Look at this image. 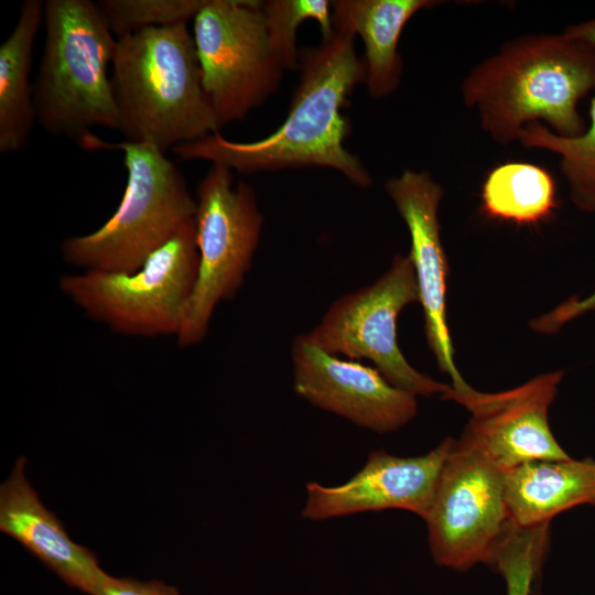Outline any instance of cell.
I'll return each mask as SVG.
<instances>
[{"label": "cell", "instance_id": "obj_1", "mask_svg": "<svg viewBox=\"0 0 595 595\" xmlns=\"http://www.w3.org/2000/svg\"><path fill=\"white\" fill-rule=\"evenodd\" d=\"M354 40L353 34L335 30L317 46L301 48L300 77L288 116L271 134L238 142L218 132L171 151L182 160H205L240 174L328 167L357 186H370V173L345 148L350 122L343 108L366 78Z\"/></svg>", "mask_w": 595, "mask_h": 595}, {"label": "cell", "instance_id": "obj_2", "mask_svg": "<svg viewBox=\"0 0 595 595\" xmlns=\"http://www.w3.org/2000/svg\"><path fill=\"white\" fill-rule=\"evenodd\" d=\"M594 89L595 47L563 33L509 40L461 84L465 106L476 109L482 129L501 145L540 120L559 136L582 134L577 102Z\"/></svg>", "mask_w": 595, "mask_h": 595}, {"label": "cell", "instance_id": "obj_3", "mask_svg": "<svg viewBox=\"0 0 595 595\" xmlns=\"http://www.w3.org/2000/svg\"><path fill=\"white\" fill-rule=\"evenodd\" d=\"M110 79L125 141L165 152L220 130L186 22L117 39Z\"/></svg>", "mask_w": 595, "mask_h": 595}, {"label": "cell", "instance_id": "obj_4", "mask_svg": "<svg viewBox=\"0 0 595 595\" xmlns=\"http://www.w3.org/2000/svg\"><path fill=\"white\" fill-rule=\"evenodd\" d=\"M44 46L33 82L36 123L82 143L102 127L118 130L108 68L117 37L90 0L44 2Z\"/></svg>", "mask_w": 595, "mask_h": 595}, {"label": "cell", "instance_id": "obj_5", "mask_svg": "<svg viewBox=\"0 0 595 595\" xmlns=\"http://www.w3.org/2000/svg\"><path fill=\"white\" fill-rule=\"evenodd\" d=\"M86 150H121L127 183L115 213L96 230L64 239V261L83 271L132 272L164 246L196 213V199L177 167L159 148L97 134Z\"/></svg>", "mask_w": 595, "mask_h": 595}, {"label": "cell", "instance_id": "obj_6", "mask_svg": "<svg viewBox=\"0 0 595 595\" xmlns=\"http://www.w3.org/2000/svg\"><path fill=\"white\" fill-rule=\"evenodd\" d=\"M198 273L195 220L132 272L83 271L60 279L86 316L132 337L177 335Z\"/></svg>", "mask_w": 595, "mask_h": 595}, {"label": "cell", "instance_id": "obj_7", "mask_svg": "<svg viewBox=\"0 0 595 595\" xmlns=\"http://www.w3.org/2000/svg\"><path fill=\"white\" fill-rule=\"evenodd\" d=\"M195 236L198 273L186 306L177 345H197L206 337L216 307L236 296L259 246L263 216L253 188L234 184V172L212 164L197 185Z\"/></svg>", "mask_w": 595, "mask_h": 595}, {"label": "cell", "instance_id": "obj_8", "mask_svg": "<svg viewBox=\"0 0 595 595\" xmlns=\"http://www.w3.org/2000/svg\"><path fill=\"white\" fill-rule=\"evenodd\" d=\"M415 302L420 293L412 260L397 255L374 283L335 300L306 336L329 354L369 359L389 383L414 397L446 399L452 386L418 371L398 345V316Z\"/></svg>", "mask_w": 595, "mask_h": 595}, {"label": "cell", "instance_id": "obj_9", "mask_svg": "<svg viewBox=\"0 0 595 595\" xmlns=\"http://www.w3.org/2000/svg\"><path fill=\"white\" fill-rule=\"evenodd\" d=\"M203 86L219 127L242 120L280 86L262 1L206 0L193 19Z\"/></svg>", "mask_w": 595, "mask_h": 595}, {"label": "cell", "instance_id": "obj_10", "mask_svg": "<svg viewBox=\"0 0 595 595\" xmlns=\"http://www.w3.org/2000/svg\"><path fill=\"white\" fill-rule=\"evenodd\" d=\"M506 472L466 434L452 440L423 519L436 564L459 572L491 564L509 526Z\"/></svg>", "mask_w": 595, "mask_h": 595}, {"label": "cell", "instance_id": "obj_11", "mask_svg": "<svg viewBox=\"0 0 595 595\" xmlns=\"http://www.w3.org/2000/svg\"><path fill=\"white\" fill-rule=\"evenodd\" d=\"M294 392L309 403L377 432H394L416 414V397L389 383L375 367L329 354L306 334L292 344Z\"/></svg>", "mask_w": 595, "mask_h": 595}, {"label": "cell", "instance_id": "obj_12", "mask_svg": "<svg viewBox=\"0 0 595 595\" xmlns=\"http://www.w3.org/2000/svg\"><path fill=\"white\" fill-rule=\"evenodd\" d=\"M562 378L563 371H553L506 391L452 390L446 399L470 412L463 433L507 472L531 461L570 458L552 434L548 419Z\"/></svg>", "mask_w": 595, "mask_h": 595}, {"label": "cell", "instance_id": "obj_13", "mask_svg": "<svg viewBox=\"0 0 595 595\" xmlns=\"http://www.w3.org/2000/svg\"><path fill=\"white\" fill-rule=\"evenodd\" d=\"M385 190L409 230V257L415 271L428 345L439 368L451 377L454 392L466 391L470 386L455 365L446 318L448 263L437 216L443 187L430 172L405 169L388 178Z\"/></svg>", "mask_w": 595, "mask_h": 595}, {"label": "cell", "instance_id": "obj_14", "mask_svg": "<svg viewBox=\"0 0 595 595\" xmlns=\"http://www.w3.org/2000/svg\"><path fill=\"white\" fill-rule=\"evenodd\" d=\"M452 440L445 439L420 456L403 457L375 450L347 482L337 486L309 483L302 517L322 521L366 511L403 509L424 519Z\"/></svg>", "mask_w": 595, "mask_h": 595}, {"label": "cell", "instance_id": "obj_15", "mask_svg": "<svg viewBox=\"0 0 595 595\" xmlns=\"http://www.w3.org/2000/svg\"><path fill=\"white\" fill-rule=\"evenodd\" d=\"M21 456L0 486V531L17 540L65 584L87 595L105 573L94 552L75 543L41 501Z\"/></svg>", "mask_w": 595, "mask_h": 595}, {"label": "cell", "instance_id": "obj_16", "mask_svg": "<svg viewBox=\"0 0 595 595\" xmlns=\"http://www.w3.org/2000/svg\"><path fill=\"white\" fill-rule=\"evenodd\" d=\"M436 0H334V29L359 35L365 55V84L374 98L393 94L400 85L403 62L400 35L419 11L436 7Z\"/></svg>", "mask_w": 595, "mask_h": 595}, {"label": "cell", "instance_id": "obj_17", "mask_svg": "<svg viewBox=\"0 0 595 595\" xmlns=\"http://www.w3.org/2000/svg\"><path fill=\"white\" fill-rule=\"evenodd\" d=\"M509 522L519 528L547 524L578 505H595V461L543 459L506 472Z\"/></svg>", "mask_w": 595, "mask_h": 595}, {"label": "cell", "instance_id": "obj_18", "mask_svg": "<svg viewBox=\"0 0 595 595\" xmlns=\"http://www.w3.org/2000/svg\"><path fill=\"white\" fill-rule=\"evenodd\" d=\"M44 21V2L25 0L10 35L0 45V152L24 150L36 122L31 68Z\"/></svg>", "mask_w": 595, "mask_h": 595}, {"label": "cell", "instance_id": "obj_19", "mask_svg": "<svg viewBox=\"0 0 595 595\" xmlns=\"http://www.w3.org/2000/svg\"><path fill=\"white\" fill-rule=\"evenodd\" d=\"M482 203L491 218L537 224L556 208V187L543 167L528 162H506L487 174Z\"/></svg>", "mask_w": 595, "mask_h": 595}, {"label": "cell", "instance_id": "obj_20", "mask_svg": "<svg viewBox=\"0 0 595 595\" xmlns=\"http://www.w3.org/2000/svg\"><path fill=\"white\" fill-rule=\"evenodd\" d=\"M591 126L577 137H562L539 121L523 127L517 141L527 149H542L560 156L571 202L581 212L595 214V94L589 107Z\"/></svg>", "mask_w": 595, "mask_h": 595}, {"label": "cell", "instance_id": "obj_21", "mask_svg": "<svg viewBox=\"0 0 595 595\" xmlns=\"http://www.w3.org/2000/svg\"><path fill=\"white\" fill-rule=\"evenodd\" d=\"M262 8L271 50L284 71H299L296 34L304 21H316L322 39L335 31L329 0H268L262 1Z\"/></svg>", "mask_w": 595, "mask_h": 595}, {"label": "cell", "instance_id": "obj_22", "mask_svg": "<svg viewBox=\"0 0 595 595\" xmlns=\"http://www.w3.org/2000/svg\"><path fill=\"white\" fill-rule=\"evenodd\" d=\"M206 0H99L111 32L119 39L150 29L188 22Z\"/></svg>", "mask_w": 595, "mask_h": 595}, {"label": "cell", "instance_id": "obj_23", "mask_svg": "<svg viewBox=\"0 0 595 595\" xmlns=\"http://www.w3.org/2000/svg\"><path fill=\"white\" fill-rule=\"evenodd\" d=\"M543 558L541 548L529 539H512L501 547L494 566L504 575L508 595H530Z\"/></svg>", "mask_w": 595, "mask_h": 595}, {"label": "cell", "instance_id": "obj_24", "mask_svg": "<svg viewBox=\"0 0 595 595\" xmlns=\"http://www.w3.org/2000/svg\"><path fill=\"white\" fill-rule=\"evenodd\" d=\"M89 595H181L174 586L159 580L115 577L105 572Z\"/></svg>", "mask_w": 595, "mask_h": 595}, {"label": "cell", "instance_id": "obj_25", "mask_svg": "<svg viewBox=\"0 0 595 595\" xmlns=\"http://www.w3.org/2000/svg\"><path fill=\"white\" fill-rule=\"evenodd\" d=\"M595 309V290L583 299L571 298L555 310V315L562 324Z\"/></svg>", "mask_w": 595, "mask_h": 595}, {"label": "cell", "instance_id": "obj_26", "mask_svg": "<svg viewBox=\"0 0 595 595\" xmlns=\"http://www.w3.org/2000/svg\"><path fill=\"white\" fill-rule=\"evenodd\" d=\"M562 33L595 47V18L570 24Z\"/></svg>", "mask_w": 595, "mask_h": 595}]
</instances>
